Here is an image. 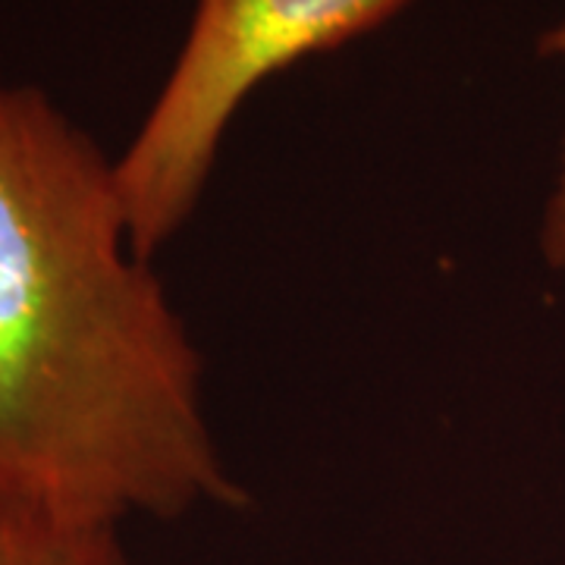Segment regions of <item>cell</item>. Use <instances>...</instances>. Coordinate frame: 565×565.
Returning <instances> with one entry per match:
<instances>
[{"instance_id":"obj_4","label":"cell","mask_w":565,"mask_h":565,"mask_svg":"<svg viewBox=\"0 0 565 565\" xmlns=\"http://www.w3.org/2000/svg\"><path fill=\"white\" fill-rule=\"evenodd\" d=\"M541 57H565V22L546 29L537 41ZM544 255L553 267H565V141H563V170H559V185L550 199L544 221Z\"/></svg>"},{"instance_id":"obj_3","label":"cell","mask_w":565,"mask_h":565,"mask_svg":"<svg viewBox=\"0 0 565 565\" xmlns=\"http://www.w3.org/2000/svg\"><path fill=\"white\" fill-rule=\"evenodd\" d=\"M0 565H136L117 525L73 522L0 500Z\"/></svg>"},{"instance_id":"obj_2","label":"cell","mask_w":565,"mask_h":565,"mask_svg":"<svg viewBox=\"0 0 565 565\" xmlns=\"http://www.w3.org/2000/svg\"><path fill=\"white\" fill-rule=\"evenodd\" d=\"M408 0H195L177 63L117 158L126 221L154 258L202 199L221 141L267 76L374 29Z\"/></svg>"},{"instance_id":"obj_1","label":"cell","mask_w":565,"mask_h":565,"mask_svg":"<svg viewBox=\"0 0 565 565\" xmlns=\"http://www.w3.org/2000/svg\"><path fill=\"white\" fill-rule=\"evenodd\" d=\"M0 500L117 527L245 503L204 418L202 355L132 243L117 158L3 79Z\"/></svg>"}]
</instances>
